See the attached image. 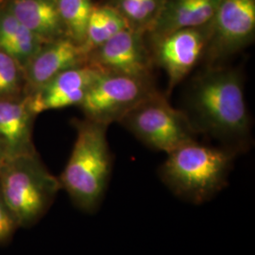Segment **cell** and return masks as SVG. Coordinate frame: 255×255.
Listing matches in <instances>:
<instances>
[{
  "mask_svg": "<svg viewBox=\"0 0 255 255\" xmlns=\"http://www.w3.org/2000/svg\"><path fill=\"white\" fill-rule=\"evenodd\" d=\"M182 109L195 132L239 154L252 145L244 77L237 67L206 65L188 83Z\"/></svg>",
  "mask_w": 255,
  "mask_h": 255,
  "instance_id": "6da1fadb",
  "label": "cell"
},
{
  "mask_svg": "<svg viewBox=\"0 0 255 255\" xmlns=\"http://www.w3.org/2000/svg\"><path fill=\"white\" fill-rule=\"evenodd\" d=\"M75 127L73 149L58 179L74 205L93 214L101 206L112 174L113 156L107 140L109 126L86 119L77 121Z\"/></svg>",
  "mask_w": 255,
  "mask_h": 255,
  "instance_id": "7a4b0ae2",
  "label": "cell"
},
{
  "mask_svg": "<svg viewBox=\"0 0 255 255\" xmlns=\"http://www.w3.org/2000/svg\"><path fill=\"white\" fill-rule=\"evenodd\" d=\"M237 153L197 139L167 154L158 173L165 186L182 201L201 204L228 184Z\"/></svg>",
  "mask_w": 255,
  "mask_h": 255,
  "instance_id": "3957f363",
  "label": "cell"
},
{
  "mask_svg": "<svg viewBox=\"0 0 255 255\" xmlns=\"http://www.w3.org/2000/svg\"><path fill=\"white\" fill-rule=\"evenodd\" d=\"M61 188L38 153L9 159L0 170V193L19 228H29L42 219Z\"/></svg>",
  "mask_w": 255,
  "mask_h": 255,
  "instance_id": "277c9868",
  "label": "cell"
},
{
  "mask_svg": "<svg viewBox=\"0 0 255 255\" xmlns=\"http://www.w3.org/2000/svg\"><path fill=\"white\" fill-rule=\"evenodd\" d=\"M119 124L145 146L166 154L197 136L185 113L174 108L159 90L140 101Z\"/></svg>",
  "mask_w": 255,
  "mask_h": 255,
  "instance_id": "5b68a950",
  "label": "cell"
},
{
  "mask_svg": "<svg viewBox=\"0 0 255 255\" xmlns=\"http://www.w3.org/2000/svg\"><path fill=\"white\" fill-rule=\"evenodd\" d=\"M156 91L154 77L101 72L80 107L86 119L110 126Z\"/></svg>",
  "mask_w": 255,
  "mask_h": 255,
  "instance_id": "8992f818",
  "label": "cell"
},
{
  "mask_svg": "<svg viewBox=\"0 0 255 255\" xmlns=\"http://www.w3.org/2000/svg\"><path fill=\"white\" fill-rule=\"evenodd\" d=\"M202 63L223 64L255 42V0H220Z\"/></svg>",
  "mask_w": 255,
  "mask_h": 255,
  "instance_id": "52a82bcc",
  "label": "cell"
},
{
  "mask_svg": "<svg viewBox=\"0 0 255 255\" xmlns=\"http://www.w3.org/2000/svg\"><path fill=\"white\" fill-rule=\"evenodd\" d=\"M210 24L147 38L155 66L167 75L166 96L201 63L210 36Z\"/></svg>",
  "mask_w": 255,
  "mask_h": 255,
  "instance_id": "ba28073f",
  "label": "cell"
},
{
  "mask_svg": "<svg viewBox=\"0 0 255 255\" xmlns=\"http://www.w3.org/2000/svg\"><path fill=\"white\" fill-rule=\"evenodd\" d=\"M87 64L105 73L153 77L146 32L127 27L87 55Z\"/></svg>",
  "mask_w": 255,
  "mask_h": 255,
  "instance_id": "9c48e42d",
  "label": "cell"
},
{
  "mask_svg": "<svg viewBox=\"0 0 255 255\" xmlns=\"http://www.w3.org/2000/svg\"><path fill=\"white\" fill-rule=\"evenodd\" d=\"M101 71L86 64L67 69L27 96L33 115L49 110L81 105Z\"/></svg>",
  "mask_w": 255,
  "mask_h": 255,
  "instance_id": "30bf717a",
  "label": "cell"
},
{
  "mask_svg": "<svg viewBox=\"0 0 255 255\" xmlns=\"http://www.w3.org/2000/svg\"><path fill=\"white\" fill-rule=\"evenodd\" d=\"M87 64L82 46L67 37L44 44L24 68L25 82L33 92L67 69Z\"/></svg>",
  "mask_w": 255,
  "mask_h": 255,
  "instance_id": "8fae6325",
  "label": "cell"
},
{
  "mask_svg": "<svg viewBox=\"0 0 255 255\" xmlns=\"http://www.w3.org/2000/svg\"><path fill=\"white\" fill-rule=\"evenodd\" d=\"M34 117L27 98L0 99V149L8 160L36 152L32 142Z\"/></svg>",
  "mask_w": 255,
  "mask_h": 255,
  "instance_id": "7c38bea8",
  "label": "cell"
},
{
  "mask_svg": "<svg viewBox=\"0 0 255 255\" xmlns=\"http://www.w3.org/2000/svg\"><path fill=\"white\" fill-rule=\"evenodd\" d=\"M220 0H164L147 38L162 36L175 30L206 26L211 23Z\"/></svg>",
  "mask_w": 255,
  "mask_h": 255,
  "instance_id": "4fadbf2b",
  "label": "cell"
},
{
  "mask_svg": "<svg viewBox=\"0 0 255 255\" xmlns=\"http://www.w3.org/2000/svg\"><path fill=\"white\" fill-rule=\"evenodd\" d=\"M9 10L44 43L66 37L55 0H12Z\"/></svg>",
  "mask_w": 255,
  "mask_h": 255,
  "instance_id": "5bb4252c",
  "label": "cell"
},
{
  "mask_svg": "<svg viewBox=\"0 0 255 255\" xmlns=\"http://www.w3.org/2000/svg\"><path fill=\"white\" fill-rule=\"evenodd\" d=\"M44 44L9 9L0 13V49L11 56L23 70Z\"/></svg>",
  "mask_w": 255,
  "mask_h": 255,
  "instance_id": "9a60e30c",
  "label": "cell"
},
{
  "mask_svg": "<svg viewBox=\"0 0 255 255\" xmlns=\"http://www.w3.org/2000/svg\"><path fill=\"white\" fill-rule=\"evenodd\" d=\"M127 27L126 21L114 8L104 3L95 5L87 24L82 49L88 55Z\"/></svg>",
  "mask_w": 255,
  "mask_h": 255,
  "instance_id": "2e32d148",
  "label": "cell"
},
{
  "mask_svg": "<svg viewBox=\"0 0 255 255\" xmlns=\"http://www.w3.org/2000/svg\"><path fill=\"white\" fill-rule=\"evenodd\" d=\"M164 0H106L124 18L128 27L147 32L157 18Z\"/></svg>",
  "mask_w": 255,
  "mask_h": 255,
  "instance_id": "e0dca14e",
  "label": "cell"
},
{
  "mask_svg": "<svg viewBox=\"0 0 255 255\" xmlns=\"http://www.w3.org/2000/svg\"><path fill=\"white\" fill-rule=\"evenodd\" d=\"M66 37L82 46L95 6L93 0H55Z\"/></svg>",
  "mask_w": 255,
  "mask_h": 255,
  "instance_id": "ac0fdd59",
  "label": "cell"
},
{
  "mask_svg": "<svg viewBox=\"0 0 255 255\" xmlns=\"http://www.w3.org/2000/svg\"><path fill=\"white\" fill-rule=\"evenodd\" d=\"M24 80L23 68L11 56L0 49V99L15 98Z\"/></svg>",
  "mask_w": 255,
  "mask_h": 255,
  "instance_id": "d6986e66",
  "label": "cell"
},
{
  "mask_svg": "<svg viewBox=\"0 0 255 255\" xmlns=\"http://www.w3.org/2000/svg\"><path fill=\"white\" fill-rule=\"evenodd\" d=\"M18 228L16 220L0 193V245L8 243Z\"/></svg>",
  "mask_w": 255,
  "mask_h": 255,
  "instance_id": "ffe728a7",
  "label": "cell"
},
{
  "mask_svg": "<svg viewBox=\"0 0 255 255\" xmlns=\"http://www.w3.org/2000/svg\"><path fill=\"white\" fill-rule=\"evenodd\" d=\"M8 161V158L6 157V155L3 153V151L0 149V170L2 169L3 165Z\"/></svg>",
  "mask_w": 255,
  "mask_h": 255,
  "instance_id": "44dd1931",
  "label": "cell"
}]
</instances>
